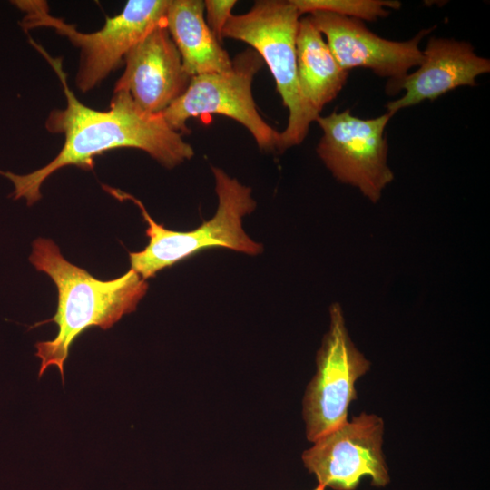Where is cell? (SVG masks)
<instances>
[{"label":"cell","mask_w":490,"mask_h":490,"mask_svg":"<svg viewBox=\"0 0 490 490\" xmlns=\"http://www.w3.org/2000/svg\"><path fill=\"white\" fill-rule=\"evenodd\" d=\"M165 26L191 77L231 67L232 59L207 25L204 1L169 0Z\"/></svg>","instance_id":"cell-14"},{"label":"cell","mask_w":490,"mask_h":490,"mask_svg":"<svg viewBox=\"0 0 490 490\" xmlns=\"http://www.w3.org/2000/svg\"><path fill=\"white\" fill-rule=\"evenodd\" d=\"M30 261L53 279L58 290L56 313L41 323L54 321L58 333L53 340L35 344V356L41 360L39 377L47 368L55 366L64 383V365L74 339L91 327L108 329L134 311L148 283L132 269L113 279H95L66 260L57 245L44 238L34 241Z\"/></svg>","instance_id":"cell-2"},{"label":"cell","mask_w":490,"mask_h":490,"mask_svg":"<svg viewBox=\"0 0 490 490\" xmlns=\"http://www.w3.org/2000/svg\"><path fill=\"white\" fill-rule=\"evenodd\" d=\"M296 51L299 90L306 120L310 124L340 93L348 72L338 64L309 15L299 20Z\"/></svg>","instance_id":"cell-13"},{"label":"cell","mask_w":490,"mask_h":490,"mask_svg":"<svg viewBox=\"0 0 490 490\" xmlns=\"http://www.w3.org/2000/svg\"><path fill=\"white\" fill-rule=\"evenodd\" d=\"M300 15L328 12L358 20L375 21L401 6L394 0H290Z\"/></svg>","instance_id":"cell-15"},{"label":"cell","mask_w":490,"mask_h":490,"mask_svg":"<svg viewBox=\"0 0 490 490\" xmlns=\"http://www.w3.org/2000/svg\"><path fill=\"white\" fill-rule=\"evenodd\" d=\"M236 0H206L204 1L205 21L217 40L222 42V31L231 16Z\"/></svg>","instance_id":"cell-16"},{"label":"cell","mask_w":490,"mask_h":490,"mask_svg":"<svg viewBox=\"0 0 490 490\" xmlns=\"http://www.w3.org/2000/svg\"><path fill=\"white\" fill-rule=\"evenodd\" d=\"M392 115L362 119L350 110L318 116L322 130L317 153L333 177L377 203L394 180L387 163L386 126Z\"/></svg>","instance_id":"cell-8"},{"label":"cell","mask_w":490,"mask_h":490,"mask_svg":"<svg viewBox=\"0 0 490 490\" xmlns=\"http://www.w3.org/2000/svg\"><path fill=\"white\" fill-rule=\"evenodd\" d=\"M423 54V62L415 72L387 85L390 94L405 90L399 99L387 103L390 115L426 100H436L459 86H473L479 75L490 72V61L477 55L465 41L431 37Z\"/></svg>","instance_id":"cell-12"},{"label":"cell","mask_w":490,"mask_h":490,"mask_svg":"<svg viewBox=\"0 0 490 490\" xmlns=\"http://www.w3.org/2000/svg\"><path fill=\"white\" fill-rule=\"evenodd\" d=\"M211 171L218 197L217 211L210 220L187 231L165 228L152 220L138 200L119 190L104 187L117 199H130L136 203L148 225L147 246L141 251L129 253L131 269L143 279L207 248H227L248 255L262 251V245L253 240L242 228V219L256 208L251 189L220 168L212 166Z\"/></svg>","instance_id":"cell-3"},{"label":"cell","mask_w":490,"mask_h":490,"mask_svg":"<svg viewBox=\"0 0 490 490\" xmlns=\"http://www.w3.org/2000/svg\"><path fill=\"white\" fill-rule=\"evenodd\" d=\"M301 15L290 0H258L245 14L231 15L222 39L248 44L267 64L283 105L288 109V124L280 132L279 150L284 151L303 142L307 122L297 76L296 40Z\"/></svg>","instance_id":"cell-5"},{"label":"cell","mask_w":490,"mask_h":490,"mask_svg":"<svg viewBox=\"0 0 490 490\" xmlns=\"http://www.w3.org/2000/svg\"><path fill=\"white\" fill-rule=\"evenodd\" d=\"M31 43L52 65L64 88L66 107L53 110L45 127L52 133L64 134V143L52 162L31 173L16 175L0 171L14 183L15 200L24 198L28 205L34 204L41 199V186L52 173L69 165L90 170L95 156L113 149L144 151L168 169L193 157L192 146L168 125L162 113L142 110L126 92H113L108 111H96L81 103L67 84L61 59L51 57L34 41Z\"/></svg>","instance_id":"cell-1"},{"label":"cell","mask_w":490,"mask_h":490,"mask_svg":"<svg viewBox=\"0 0 490 490\" xmlns=\"http://www.w3.org/2000/svg\"><path fill=\"white\" fill-rule=\"evenodd\" d=\"M263 65L252 48L238 54L226 71L191 77L186 91L162 113L168 125L187 133V121L205 114L227 116L245 127L258 147L279 150L280 132L260 116L252 95V82Z\"/></svg>","instance_id":"cell-6"},{"label":"cell","mask_w":490,"mask_h":490,"mask_svg":"<svg viewBox=\"0 0 490 490\" xmlns=\"http://www.w3.org/2000/svg\"><path fill=\"white\" fill-rule=\"evenodd\" d=\"M169 0H130L121 14L109 17L97 32L81 33L74 24L50 15L44 1H12L25 15L22 20L24 30L45 26L80 49V64L75 77L78 89L86 93L123 62L130 49L151 30L165 23Z\"/></svg>","instance_id":"cell-4"},{"label":"cell","mask_w":490,"mask_h":490,"mask_svg":"<svg viewBox=\"0 0 490 490\" xmlns=\"http://www.w3.org/2000/svg\"><path fill=\"white\" fill-rule=\"evenodd\" d=\"M326 488L318 485V486L316 488H314L313 490H325Z\"/></svg>","instance_id":"cell-17"},{"label":"cell","mask_w":490,"mask_h":490,"mask_svg":"<svg viewBox=\"0 0 490 490\" xmlns=\"http://www.w3.org/2000/svg\"><path fill=\"white\" fill-rule=\"evenodd\" d=\"M371 362L357 348L346 325L342 307H329V326L316 357V373L308 384L302 416L306 437L311 443L348 420L357 399V381Z\"/></svg>","instance_id":"cell-7"},{"label":"cell","mask_w":490,"mask_h":490,"mask_svg":"<svg viewBox=\"0 0 490 490\" xmlns=\"http://www.w3.org/2000/svg\"><path fill=\"white\" fill-rule=\"evenodd\" d=\"M327 44L338 64L346 71L363 67L380 77L389 78L387 84L402 80L424 59L418 44L431 30H422L407 41L382 38L368 30L362 21L328 12L309 15Z\"/></svg>","instance_id":"cell-10"},{"label":"cell","mask_w":490,"mask_h":490,"mask_svg":"<svg viewBox=\"0 0 490 490\" xmlns=\"http://www.w3.org/2000/svg\"><path fill=\"white\" fill-rule=\"evenodd\" d=\"M113 92L130 94L142 110L162 113L188 88L191 77L165 26L161 24L132 46Z\"/></svg>","instance_id":"cell-11"},{"label":"cell","mask_w":490,"mask_h":490,"mask_svg":"<svg viewBox=\"0 0 490 490\" xmlns=\"http://www.w3.org/2000/svg\"><path fill=\"white\" fill-rule=\"evenodd\" d=\"M385 425L376 414L361 412L312 442L302 453L307 470L319 485L334 490H354L364 476L371 485L390 482L382 450Z\"/></svg>","instance_id":"cell-9"}]
</instances>
